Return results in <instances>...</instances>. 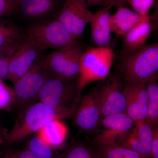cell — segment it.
<instances>
[{"label": "cell", "instance_id": "obj_1", "mask_svg": "<svg viewBox=\"0 0 158 158\" xmlns=\"http://www.w3.org/2000/svg\"><path fill=\"white\" fill-rule=\"evenodd\" d=\"M77 109L51 107L40 102L33 104L18 116L13 127L6 134L4 141L9 144L20 142L37 133L49 122L72 118Z\"/></svg>", "mask_w": 158, "mask_h": 158}, {"label": "cell", "instance_id": "obj_2", "mask_svg": "<svg viewBox=\"0 0 158 158\" xmlns=\"http://www.w3.org/2000/svg\"><path fill=\"white\" fill-rule=\"evenodd\" d=\"M26 33L34 40L40 54L50 49L67 50L79 43L56 18L32 23Z\"/></svg>", "mask_w": 158, "mask_h": 158}, {"label": "cell", "instance_id": "obj_3", "mask_svg": "<svg viewBox=\"0 0 158 158\" xmlns=\"http://www.w3.org/2000/svg\"><path fill=\"white\" fill-rule=\"evenodd\" d=\"M115 58V52L110 46L96 47L84 51L80 60V72L76 80L80 101L82 91L86 86L108 76Z\"/></svg>", "mask_w": 158, "mask_h": 158}, {"label": "cell", "instance_id": "obj_4", "mask_svg": "<svg viewBox=\"0 0 158 158\" xmlns=\"http://www.w3.org/2000/svg\"><path fill=\"white\" fill-rule=\"evenodd\" d=\"M122 71L127 83L145 82L157 77L158 43L144 45L123 56Z\"/></svg>", "mask_w": 158, "mask_h": 158}, {"label": "cell", "instance_id": "obj_5", "mask_svg": "<svg viewBox=\"0 0 158 158\" xmlns=\"http://www.w3.org/2000/svg\"><path fill=\"white\" fill-rule=\"evenodd\" d=\"M51 77L43 56L14 84L15 103L18 108L24 110L38 100L40 91L47 80Z\"/></svg>", "mask_w": 158, "mask_h": 158}, {"label": "cell", "instance_id": "obj_6", "mask_svg": "<svg viewBox=\"0 0 158 158\" xmlns=\"http://www.w3.org/2000/svg\"><path fill=\"white\" fill-rule=\"evenodd\" d=\"M38 100L51 107L77 109L80 100L76 81L50 77L40 91Z\"/></svg>", "mask_w": 158, "mask_h": 158}, {"label": "cell", "instance_id": "obj_7", "mask_svg": "<svg viewBox=\"0 0 158 158\" xmlns=\"http://www.w3.org/2000/svg\"><path fill=\"white\" fill-rule=\"evenodd\" d=\"M84 51L83 46L78 43L67 50L55 51L43 56V59L51 77L76 81L80 72V60Z\"/></svg>", "mask_w": 158, "mask_h": 158}, {"label": "cell", "instance_id": "obj_8", "mask_svg": "<svg viewBox=\"0 0 158 158\" xmlns=\"http://www.w3.org/2000/svg\"><path fill=\"white\" fill-rule=\"evenodd\" d=\"M93 15L85 0H64L56 18L78 40L83 37L85 27L90 23Z\"/></svg>", "mask_w": 158, "mask_h": 158}, {"label": "cell", "instance_id": "obj_9", "mask_svg": "<svg viewBox=\"0 0 158 158\" xmlns=\"http://www.w3.org/2000/svg\"><path fill=\"white\" fill-rule=\"evenodd\" d=\"M100 124L101 129L94 141V146L119 144L132 129L135 122L124 113L105 117Z\"/></svg>", "mask_w": 158, "mask_h": 158}, {"label": "cell", "instance_id": "obj_10", "mask_svg": "<svg viewBox=\"0 0 158 158\" xmlns=\"http://www.w3.org/2000/svg\"><path fill=\"white\" fill-rule=\"evenodd\" d=\"M34 40L26 33L17 50L9 61L7 78L14 85L41 56Z\"/></svg>", "mask_w": 158, "mask_h": 158}, {"label": "cell", "instance_id": "obj_11", "mask_svg": "<svg viewBox=\"0 0 158 158\" xmlns=\"http://www.w3.org/2000/svg\"><path fill=\"white\" fill-rule=\"evenodd\" d=\"M121 88V82L115 77L110 78L98 87L101 121L110 115L125 113L126 102Z\"/></svg>", "mask_w": 158, "mask_h": 158}, {"label": "cell", "instance_id": "obj_12", "mask_svg": "<svg viewBox=\"0 0 158 158\" xmlns=\"http://www.w3.org/2000/svg\"><path fill=\"white\" fill-rule=\"evenodd\" d=\"M73 116L76 125L84 131L96 129L101 120L98 87L81 98Z\"/></svg>", "mask_w": 158, "mask_h": 158}, {"label": "cell", "instance_id": "obj_13", "mask_svg": "<svg viewBox=\"0 0 158 158\" xmlns=\"http://www.w3.org/2000/svg\"><path fill=\"white\" fill-rule=\"evenodd\" d=\"M64 0H19L14 14L34 22L56 17ZM33 22V23H34Z\"/></svg>", "mask_w": 158, "mask_h": 158}, {"label": "cell", "instance_id": "obj_14", "mask_svg": "<svg viewBox=\"0 0 158 158\" xmlns=\"http://www.w3.org/2000/svg\"><path fill=\"white\" fill-rule=\"evenodd\" d=\"M123 93L126 102L125 113L135 122L145 120L148 101L146 83H127Z\"/></svg>", "mask_w": 158, "mask_h": 158}, {"label": "cell", "instance_id": "obj_15", "mask_svg": "<svg viewBox=\"0 0 158 158\" xmlns=\"http://www.w3.org/2000/svg\"><path fill=\"white\" fill-rule=\"evenodd\" d=\"M153 128L145 120L135 122L132 129L119 145L150 158Z\"/></svg>", "mask_w": 158, "mask_h": 158}, {"label": "cell", "instance_id": "obj_16", "mask_svg": "<svg viewBox=\"0 0 158 158\" xmlns=\"http://www.w3.org/2000/svg\"><path fill=\"white\" fill-rule=\"evenodd\" d=\"M109 10L103 6L94 14L90 23L91 39L97 47L110 46L113 31L110 25L112 15Z\"/></svg>", "mask_w": 158, "mask_h": 158}, {"label": "cell", "instance_id": "obj_17", "mask_svg": "<svg viewBox=\"0 0 158 158\" xmlns=\"http://www.w3.org/2000/svg\"><path fill=\"white\" fill-rule=\"evenodd\" d=\"M151 17L136 25L123 36L122 54L123 56L131 53L145 45L151 33Z\"/></svg>", "mask_w": 158, "mask_h": 158}, {"label": "cell", "instance_id": "obj_18", "mask_svg": "<svg viewBox=\"0 0 158 158\" xmlns=\"http://www.w3.org/2000/svg\"><path fill=\"white\" fill-rule=\"evenodd\" d=\"M111 18V29L118 36H123L139 23L150 17L149 15L141 16L125 7L117 8Z\"/></svg>", "mask_w": 158, "mask_h": 158}, {"label": "cell", "instance_id": "obj_19", "mask_svg": "<svg viewBox=\"0 0 158 158\" xmlns=\"http://www.w3.org/2000/svg\"><path fill=\"white\" fill-rule=\"evenodd\" d=\"M68 134L66 126L62 120L58 119L49 122L36 133L38 137L55 149L64 144Z\"/></svg>", "mask_w": 158, "mask_h": 158}, {"label": "cell", "instance_id": "obj_20", "mask_svg": "<svg viewBox=\"0 0 158 158\" xmlns=\"http://www.w3.org/2000/svg\"><path fill=\"white\" fill-rule=\"evenodd\" d=\"M148 101L145 121L152 128L158 124V84L157 77L146 82Z\"/></svg>", "mask_w": 158, "mask_h": 158}, {"label": "cell", "instance_id": "obj_21", "mask_svg": "<svg viewBox=\"0 0 158 158\" xmlns=\"http://www.w3.org/2000/svg\"><path fill=\"white\" fill-rule=\"evenodd\" d=\"M24 37L20 29L14 23L0 18V47L20 42Z\"/></svg>", "mask_w": 158, "mask_h": 158}, {"label": "cell", "instance_id": "obj_22", "mask_svg": "<svg viewBox=\"0 0 158 158\" xmlns=\"http://www.w3.org/2000/svg\"><path fill=\"white\" fill-rule=\"evenodd\" d=\"M95 148L102 158H148L119 144L95 145Z\"/></svg>", "mask_w": 158, "mask_h": 158}, {"label": "cell", "instance_id": "obj_23", "mask_svg": "<svg viewBox=\"0 0 158 158\" xmlns=\"http://www.w3.org/2000/svg\"><path fill=\"white\" fill-rule=\"evenodd\" d=\"M25 149L38 158H59L60 155L56 152L55 148L46 143L36 134L27 142Z\"/></svg>", "mask_w": 158, "mask_h": 158}, {"label": "cell", "instance_id": "obj_24", "mask_svg": "<svg viewBox=\"0 0 158 158\" xmlns=\"http://www.w3.org/2000/svg\"><path fill=\"white\" fill-rule=\"evenodd\" d=\"M59 158H102L95 148L83 143L73 144L61 153Z\"/></svg>", "mask_w": 158, "mask_h": 158}, {"label": "cell", "instance_id": "obj_25", "mask_svg": "<svg viewBox=\"0 0 158 158\" xmlns=\"http://www.w3.org/2000/svg\"><path fill=\"white\" fill-rule=\"evenodd\" d=\"M0 80V110L9 111L15 103L14 90Z\"/></svg>", "mask_w": 158, "mask_h": 158}, {"label": "cell", "instance_id": "obj_26", "mask_svg": "<svg viewBox=\"0 0 158 158\" xmlns=\"http://www.w3.org/2000/svg\"><path fill=\"white\" fill-rule=\"evenodd\" d=\"M155 0H127L129 4L136 13L141 16L149 15L150 10L152 8Z\"/></svg>", "mask_w": 158, "mask_h": 158}, {"label": "cell", "instance_id": "obj_27", "mask_svg": "<svg viewBox=\"0 0 158 158\" xmlns=\"http://www.w3.org/2000/svg\"><path fill=\"white\" fill-rule=\"evenodd\" d=\"M19 0H0V18L14 14Z\"/></svg>", "mask_w": 158, "mask_h": 158}, {"label": "cell", "instance_id": "obj_28", "mask_svg": "<svg viewBox=\"0 0 158 158\" xmlns=\"http://www.w3.org/2000/svg\"><path fill=\"white\" fill-rule=\"evenodd\" d=\"M0 158H38L30 151L23 150H8L0 156Z\"/></svg>", "mask_w": 158, "mask_h": 158}, {"label": "cell", "instance_id": "obj_29", "mask_svg": "<svg viewBox=\"0 0 158 158\" xmlns=\"http://www.w3.org/2000/svg\"><path fill=\"white\" fill-rule=\"evenodd\" d=\"M150 158H158V126L153 128V138Z\"/></svg>", "mask_w": 158, "mask_h": 158}, {"label": "cell", "instance_id": "obj_30", "mask_svg": "<svg viewBox=\"0 0 158 158\" xmlns=\"http://www.w3.org/2000/svg\"><path fill=\"white\" fill-rule=\"evenodd\" d=\"M11 58L0 59V80L7 78L9 73V61Z\"/></svg>", "mask_w": 158, "mask_h": 158}, {"label": "cell", "instance_id": "obj_31", "mask_svg": "<svg viewBox=\"0 0 158 158\" xmlns=\"http://www.w3.org/2000/svg\"><path fill=\"white\" fill-rule=\"evenodd\" d=\"M127 5V0H105L103 6L110 9L113 7H116L117 8L125 7Z\"/></svg>", "mask_w": 158, "mask_h": 158}, {"label": "cell", "instance_id": "obj_32", "mask_svg": "<svg viewBox=\"0 0 158 158\" xmlns=\"http://www.w3.org/2000/svg\"><path fill=\"white\" fill-rule=\"evenodd\" d=\"M105 0H85L88 8L92 6H103Z\"/></svg>", "mask_w": 158, "mask_h": 158}, {"label": "cell", "instance_id": "obj_33", "mask_svg": "<svg viewBox=\"0 0 158 158\" xmlns=\"http://www.w3.org/2000/svg\"><path fill=\"white\" fill-rule=\"evenodd\" d=\"M7 133L5 132V130L0 127V144L5 141V137Z\"/></svg>", "mask_w": 158, "mask_h": 158}]
</instances>
